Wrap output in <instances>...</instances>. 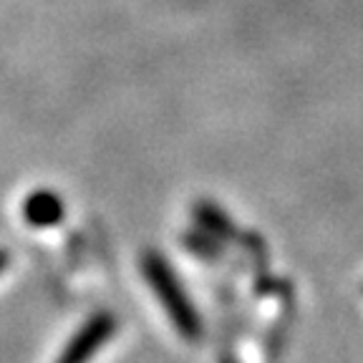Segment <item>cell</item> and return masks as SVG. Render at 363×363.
I'll use <instances>...</instances> for the list:
<instances>
[{"label": "cell", "mask_w": 363, "mask_h": 363, "mask_svg": "<svg viewBox=\"0 0 363 363\" xmlns=\"http://www.w3.org/2000/svg\"><path fill=\"white\" fill-rule=\"evenodd\" d=\"M142 270H144V275H147L152 290L157 293V298L162 301V306L167 308V313H169L172 323L177 325V330H179L182 335H187V338H197V335L202 333L199 315L192 303H189L187 293H184V288L179 285V280H177V275L172 272L169 262L159 255V252L149 250L142 257Z\"/></svg>", "instance_id": "1"}, {"label": "cell", "mask_w": 363, "mask_h": 363, "mask_svg": "<svg viewBox=\"0 0 363 363\" xmlns=\"http://www.w3.org/2000/svg\"><path fill=\"white\" fill-rule=\"evenodd\" d=\"M113 315L111 313H96L89 323L74 335V340L66 346L63 356L58 358V363H86L94 353L99 351V346L106 343V338L113 333Z\"/></svg>", "instance_id": "2"}, {"label": "cell", "mask_w": 363, "mask_h": 363, "mask_svg": "<svg viewBox=\"0 0 363 363\" xmlns=\"http://www.w3.org/2000/svg\"><path fill=\"white\" fill-rule=\"evenodd\" d=\"M66 215L63 199L51 189H35L23 202V217L30 227H56Z\"/></svg>", "instance_id": "3"}, {"label": "cell", "mask_w": 363, "mask_h": 363, "mask_svg": "<svg viewBox=\"0 0 363 363\" xmlns=\"http://www.w3.org/2000/svg\"><path fill=\"white\" fill-rule=\"evenodd\" d=\"M192 217L202 233L212 235V238L220 240V242H227V240L238 238L233 217L227 215L220 204L212 202V199H197L192 207Z\"/></svg>", "instance_id": "4"}, {"label": "cell", "mask_w": 363, "mask_h": 363, "mask_svg": "<svg viewBox=\"0 0 363 363\" xmlns=\"http://www.w3.org/2000/svg\"><path fill=\"white\" fill-rule=\"evenodd\" d=\"M184 245H187V250H192L194 255L204 257V260H217V257L222 255V242L220 240H215L212 235L202 233V230H189L187 235H184Z\"/></svg>", "instance_id": "5"}, {"label": "cell", "mask_w": 363, "mask_h": 363, "mask_svg": "<svg viewBox=\"0 0 363 363\" xmlns=\"http://www.w3.org/2000/svg\"><path fill=\"white\" fill-rule=\"evenodd\" d=\"M8 262H11V255H8V250H0V272H6Z\"/></svg>", "instance_id": "6"}]
</instances>
